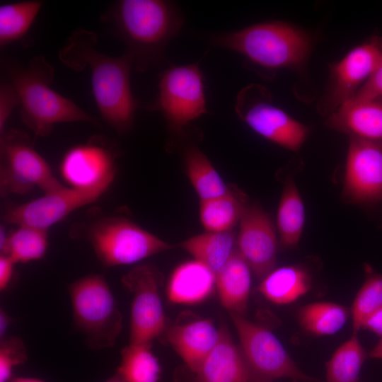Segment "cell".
I'll return each instance as SVG.
<instances>
[{
  "label": "cell",
  "instance_id": "1",
  "mask_svg": "<svg viewBox=\"0 0 382 382\" xmlns=\"http://www.w3.org/2000/svg\"><path fill=\"white\" fill-rule=\"evenodd\" d=\"M97 35L79 28L74 30L59 50V60L69 69L90 70L94 98L103 120L120 134L133 127L140 102L133 95L131 57L125 52L112 57L100 52Z\"/></svg>",
  "mask_w": 382,
  "mask_h": 382
},
{
  "label": "cell",
  "instance_id": "2",
  "mask_svg": "<svg viewBox=\"0 0 382 382\" xmlns=\"http://www.w3.org/2000/svg\"><path fill=\"white\" fill-rule=\"evenodd\" d=\"M100 21L125 44V52L139 72L163 64L168 44L184 23L176 4L164 0L117 1Z\"/></svg>",
  "mask_w": 382,
  "mask_h": 382
},
{
  "label": "cell",
  "instance_id": "3",
  "mask_svg": "<svg viewBox=\"0 0 382 382\" xmlns=\"http://www.w3.org/2000/svg\"><path fill=\"white\" fill-rule=\"evenodd\" d=\"M1 64L5 79L19 96L21 118L35 135H49L58 123L96 124L91 115L51 88L54 70L42 55L34 57L25 66L8 58H3Z\"/></svg>",
  "mask_w": 382,
  "mask_h": 382
},
{
  "label": "cell",
  "instance_id": "4",
  "mask_svg": "<svg viewBox=\"0 0 382 382\" xmlns=\"http://www.w3.org/2000/svg\"><path fill=\"white\" fill-rule=\"evenodd\" d=\"M210 42L241 54L247 64L266 71L302 69L313 46L308 33L280 21H265L214 35Z\"/></svg>",
  "mask_w": 382,
  "mask_h": 382
},
{
  "label": "cell",
  "instance_id": "5",
  "mask_svg": "<svg viewBox=\"0 0 382 382\" xmlns=\"http://www.w3.org/2000/svg\"><path fill=\"white\" fill-rule=\"evenodd\" d=\"M68 289L74 323L88 345L96 350L112 347L122 328V316L105 277L89 274Z\"/></svg>",
  "mask_w": 382,
  "mask_h": 382
},
{
  "label": "cell",
  "instance_id": "6",
  "mask_svg": "<svg viewBox=\"0 0 382 382\" xmlns=\"http://www.w3.org/2000/svg\"><path fill=\"white\" fill-rule=\"evenodd\" d=\"M204 79L199 63L171 64L159 74L158 95L148 109L162 114L173 135L182 136L208 112Z\"/></svg>",
  "mask_w": 382,
  "mask_h": 382
},
{
  "label": "cell",
  "instance_id": "7",
  "mask_svg": "<svg viewBox=\"0 0 382 382\" xmlns=\"http://www.w3.org/2000/svg\"><path fill=\"white\" fill-rule=\"evenodd\" d=\"M86 237L105 267L136 263L173 245L120 216H110L91 224Z\"/></svg>",
  "mask_w": 382,
  "mask_h": 382
},
{
  "label": "cell",
  "instance_id": "8",
  "mask_svg": "<svg viewBox=\"0 0 382 382\" xmlns=\"http://www.w3.org/2000/svg\"><path fill=\"white\" fill-rule=\"evenodd\" d=\"M0 154L2 195H23L34 187L45 193L64 186L25 132L16 129L5 132L0 137Z\"/></svg>",
  "mask_w": 382,
  "mask_h": 382
},
{
  "label": "cell",
  "instance_id": "9",
  "mask_svg": "<svg viewBox=\"0 0 382 382\" xmlns=\"http://www.w3.org/2000/svg\"><path fill=\"white\" fill-rule=\"evenodd\" d=\"M238 117L260 136L288 150L296 151L305 142L308 128L272 102L265 86L252 83L236 99Z\"/></svg>",
  "mask_w": 382,
  "mask_h": 382
},
{
  "label": "cell",
  "instance_id": "10",
  "mask_svg": "<svg viewBox=\"0 0 382 382\" xmlns=\"http://www.w3.org/2000/svg\"><path fill=\"white\" fill-rule=\"evenodd\" d=\"M229 315L238 332L241 349L257 380L311 379L296 366L272 332L243 315L234 312Z\"/></svg>",
  "mask_w": 382,
  "mask_h": 382
},
{
  "label": "cell",
  "instance_id": "11",
  "mask_svg": "<svg viewBox=\"0 0 382 382\" xmlns=\"http://www.w3.org/2000/svg\"><path fill=\"white\" fill-rule=\"evenodd\" d=\"M161 273L152 265H140L122 277L132 294L129 344L151 345L167 326L160 295Z\"/></svg>",
  "mask_w": 382,
  "mask_h": 382
},
{
  "label": "cell",
  "instance_id": "12",
  "mask_svg": "<svg viewBox=\"0 0 382 382\" xmlns=\"http://www.w3.org/2000/svg\"><path fill=\"white\" fill-rule=\"evenodd\" d=\"M382 64V37L374 36L352 49L330 66L326 91L318 104L321 114L330 115L349 100Z\"/></svg>",
  "mask_w": 382,
  "mask_h": 382
},
{
  "label": "cell",
  "instance_id": "13",
  "mask_svg": "<svg viewBox=\"0 0 382 382\" xmlns=\"http://www.w3.org/2000/svg\"><path fill=\"white\" fill-rule=\"evenodd\" d=\"M343 197L351 203L382 202V145L349 137Z\"/></svg>",
  "mask_w": 382,
  "mask_h": 382
},
{
  "label": "cell",
  "instance_id": "14",
  "mask_svg": "<svg viewBox=\"0 0 382 382\" xmlns=\"http://www.w3.org/2000/svg\"><path fill=\"white\" fill-rule=\"evenodd\" d=\"M115 159L112 149L91 139L66 151L61 160L60 173L69 187L105 192L114 179Z\"/></svg>",
  "mask_w": 382,
  "mask_h": 382
},
{
  "label": "cell",
  "instance_id": "15",
  "mask_svg": "<svg viewBox=\"0 0 382 382\" xmlns=\"http://www.w3.org/2000/svg\"><path fill=\"white\" fill-rule=\"evenodd\" d=\"M104 192L64 185L45 192L34 200L9 207L4 213V219L17 226L26 225L47 230L77 209L95 202Z\"/></svg>",
  "mask_w": 382,
  "mask_h": 382
},
{
  "label": "cell",
  "instance_id": "16",
  "mask_svg": "<svg viewBox=\"0 0 382 382\" xmlns=\"http://www.w3.org/2000/svg\"><path fill=\"white\" fill-rule=\"evenodd\" d=\"M236 248L255 275L262 279L274 269L278 243L269 215L256 205L246 206L239 221Z\"/></svg>",
  "mask_w": 382,
  "mask_h": 382
},
{
  "label": "cell",
  "instance_id": "17",
  "mask_svg": "<svg viewBox=\"0 0 382 382\" xmlns=\"http://www.w3.org/2000/svg\"><path fill=\"white\" fill-rule=\"evenodd\" d=\"M197 382H255L241 348L225 325L219 328L218 342L195 372Z\"/></svg>",
  "mask_w": 382,
  "mask_h": 382
},
{
  "label": "cell",
  "instance_id": "18",
  "mask_svg": "<svg viewBox=\"0 0 382 382\" xmlns=\"http://www.w3.org/2000/svg\"><path fill=\"white\" fill-rule=\"evenodd\" d=\"M164 333L167 340L183 361L195 373L216 345L219 328L204 318L170 324Z\"/></svg>",
  "mask_w": 382,
  "mask_h": 382
},
{
  "label": "cell",
  "instance_id": "19",
  "mask_svg": "<svg viewBox=\"0 0 382 382\" xmlns=\"http://www.w3.org/2000/svg\"><path fill=\"white\" fill-rule=\"evenodd\" d=\"M327 125L335 130L382 145V96L349 100L330 114Z\"/></svg>",
  "mask_w": 382,
  "mask_h": 382
},
{
  "label": "cell",
  "instance_id": "20",
  "mask_svg": "<svg viewBox=\"0 0 382 382\" xmlns=\"http://www.w3.org/2000/svg\"><path fill=\"white\" fill-rule=\"evenodd\" d=\"M216 286V274L194 260L178 266L170 276L166 294L174 303L191 305L205 300Z\"/></svg>",
  "mask_w": 382,
  "mask_h": 382
},
{
  "label": "cell",
  "instance_id": "21",
  "mask_svg": "<svg viewBox=\"0 0 382 382\" xmlns=\"http://www.w3.org/2000/svg\"><path fill=\"white\" fill-rule=\"evenodd\" d=\"M251 269L237 248L216 274V286L221 305L229 312L243 315L247 308Z\"/></svg>",
  "mask_w": 382,
  "mask_h": 382
},
{
  "label": "cell",
  "instance_id": "22",
  "mask_svg": "<svg viewBox=\"0 0 382 382\" xmlns=\"http://www.w3.org/2000/svg\"><path fill=\"white\" fill-rule=\"evenodd\" d=\"M308 271L299 265L274 269L266 275L258 291L268 301L279 305L290 303L306 294L311 288Z\"/></svg>",
  "mask_w": 382,
  "mask_h": 382
},
{
  "label": "cell",
  "instance_id": "23",
  "mask_svg": "<svg viewBox=\"0 0 382 382\" xmlns=\"http://www.w3.org/2000/svg\"><path fill=\"white\" fill-rule=\"evenodd\" d=\"M179 246L216 274L236 249V239L232 231H206L183 241Z\"/></svg>",
  "mask_w": 382,
  "mask_h": 382
},
{
  "label": "cell",
  "instance_id": "24",
  "mask_svg": "<svg viewBox=\"0 0 382 382\" xmlns=\"http://www.w3.org/2000/svg\"><path fill=\"white\" fill-rule=\"evenodd\" d=\"M183 160L188 178L200 200L222 196L231 191L207 156L197 146H187Z\"/></svg>",
  "mask_w": 382,
  "mask_h": 382
},
{
  "label": "cell",
  "instance_id": "25",
  "mask_svg": "<svg viewBox=\"0 0 382 382\" xmlns=\"http://www.w3.org/2000/svg\"><path fill=\"white\" fill-rule=\"evenodd\" d=\"M306 220L305 207L293 181L285 184L279 201L277 226L281 243L286 248L296 247L301 238Z\"/></svg>",
  "mask_w": 382,
  "mask_h": 382
},
{
  "label": "cell",
  "instance_id": "26",
  "mask_svg": "<svg viewBox=\"0 0 382 382\" xmlns=\"http://www.w3.org/2000/svg\"><path fill=\"white\" fill-rule=\"evenodd\" d=\"M245 207V203L230 191L222 196L200 200V220L207 231H232Z\"/></svg>",
  "mask_w": 382,
  "mask_h": 382
},
{
  "label": "cell",
  "instance_id": "27",
  "mask_svg": "<svg viewBox=\"0 0 382 382\" xmlns=\"http://www.w3.org/2000/svg\"><path fill=\"white\" fill-rule=\"evenodd\" d=\"M151 345L129 344L121 350L117 373L125 382H158L161 366Z\"/></svg>",
  "mask_w": 382,
  "mask_h": 382
},
{
  "label": "cell",
  "instance_id": "28",
  "mask_svg": "<svg viewBox=\"0 0 382 382\" xmlns=\"http://www.w3.org/2000/svg\"><path fill=\"white\" fill-rule=\"evenodd\" d=\"M366 349L354 334L334 352L326 366L327 382H359L366 358Z\"/></svg>",
  "mask_w": 382,
  "mask_h": 382
},
{
  "label": "cell",
  "instance_id": "29",
  "mask_svg": "<svg viewBox=\"0 0 382 382\" xmlns=\"http://www.w3.org/2000/svg\"><path fill=\"white\" fill-rule=\"evenodd\" d=\"M343 306L331 302H316L300 308L298 318L301 327L315 335H333L340 330L348 318Z\"/></svg>",
  "mask_w": 382,
  "mask_h": 382
},
{
  "label": "cell",
  "instance_id": "30",
  "mask_svg": "<svg viewBox=\"0 0 382 382\" xmlns=\"http://www.w3.org/2000/svg\"><path fill=\"white\" fill-rule=\"evenodd\" d=\"M43 2L23 1L0 6V45L21 40L37 17Z\"/></svg>",
  "mask_w": 382,
  "mask_h": 382
},
{
  "label": "cell",
  "instance_id": "31",
  "mask_svg": "<svg viewBox=\"0 0 382 382\" xmlns=\"http://www.w3.org/2000/svg\"><path fill=\"white\" fill-rule=\"evenodd\" d=\"M48 248L47 230L26 226L18 228L8 235L3 253L16 264L35 261L44 257Z\"/></svg>",
  "mask_w": 382,
  "mask_h": 382
},
{
  "label": "cell",
  "instance_id": "32",
  "mask_svg": "<svg viewBox=\"0 0 382 382\" xmlns=\"http://www.w3.org/2000/svg\"><path fill=\"white\" fill-rule=\"evenodd\" d=\"M365 280L351 308L353 333L357 334L363 321L382 306V274L369 264L364 265Z\"/></svg>",
  "mask_w": 382,
  "mask_h": 382
},
{
  "label": "cell",
  "instance_id": "33",
  "mask_svg": "<svg viewBox=\"0 0 382 382\" xmlns=\"http://www.w3.org/2000/svg\"><path fill=\"white\" fill-rule=\"evenodd\" d=\"M28 353L23 341L17 337L4 338L0 343V382H8L15 367L24 364Z\"/></svg>",
  "mask_w": 382,
  "mask_h": 382
},
{
  "label": "cell",
  "instance_id": "34",
  "mask_svg": "<svg viewBox=\"0 0 382 382\" xmlns=\"http://www.w3.org/2000/svg\"><path fill=\"white\" fill-rule=\"evenodd\" d=\"M21 105L17 91L6 79L0 83V137L5 133V126L13 110Z\"/></svg>",
  "mask_w": 382,
  "mask_h": 382
},
{
  "label": "cell",
  "instance_id": "35",
  "mask_svg": "<svg viewBox=\"0 0 382 382\" xmlns=\"http://www.w3.org/2000/svg\"><path fill=\"white\" fill-rule=\"evenodd\" d=\"M382 96V64L350 99L361 101Z\"/></svg>",
  "mask_w": 382,
  "mask_h": 382
},
{
  "label": "cell",
  "instance_id": "36",
  "mask_svg": "<svg viewBox=\"0 0 382 382\" xmlns=\"http://www.w3.org/2000/svg\"><path fill=\"white\" fill-rule=\"evenodd\" d=\"M16 263L8 255L0 256V291H5L13 277Z\"/></svg>",
  "mask_w": 382,
  "mask_h": 382
},
{
  "label": "cell",
  "instance_id": "37",
  "mask_svg": "<svg viewBox=\"0 0 382 382\" xmlns=\"http://www.w3.org/2000/svg\"><path fill=\"white\" fill-rule=\"evenodd\" d=\"M361 329L370 330L382 338V306L363 321Z\"/></svg>",
  "mask_w": 382,
  "mask_h": 382
},
{
  "label": "cell",
  "instance_id": "38",
  "mask_svg": "<svg viewBox=\"0 0 382 382\" xmlns=\"http://www.w3.org/2000/svg\"><path fill=\"white\" fill-rule=\"evenodd\" d=\"M13 320L2 308L0 309V338H5V335Z\"/></svg>",
  "mask_w": 382,
  "mask_h": 382
},
{
  "label": "cell",
  "instance_id": "39",
  "mask_svg": "<svg viewBox=\"0 0 382 382\" xmlns=\"http://www.w3.org/2000/svg\"><path fill=\"white\" fill-rule=\"evenodd\" d=\"M369 357L374 359H382V338L369 352Z\"/></svg>",
  "mask_w": 382,
  "mask_h": 382
},
{
  "label": "cell",
  "instance_id": "40",
  "mask_svg": "<svg viewBox=\"0 0 382 382\" xmlns=\"http://www.w3.org/2000/svg\"><path fill=\"white\" fill-rule=\"evenodd\" d=\"M8 382H45L42 380L28 377L12 378Z\"/></svg>",
  "mask_w": 382,
  "mask_h": 382
},
{
  "label": "cell",
  "instance_id": "41",
  "mask_svg": "<svg viewBox=\"0 0 382 382\" xmlns=\"http://www.w3.org/2000/svg\"><path fill=\"white\" fill-rule=\"evenodd\" d=\"M105 382H125L122 377L116 372L112 376L108 379Z\"/></svg>",
  "mask_w": 382,
  "mask_h": 382
},
{
  "label": "cell",
  "instance_id": "42",
  "mask_svg": "<svg viewBox=\"0 0 382 382\" xmlns=\"http://www.w3.org/2000/svg\"><path fill=\"white\" fill-rule=\"evenodd\" d=\"M255 382H267L262 380H256Z\"/></svg>",
  "mask_w": 382,
  "mask_h": 382
}]
</instances>
